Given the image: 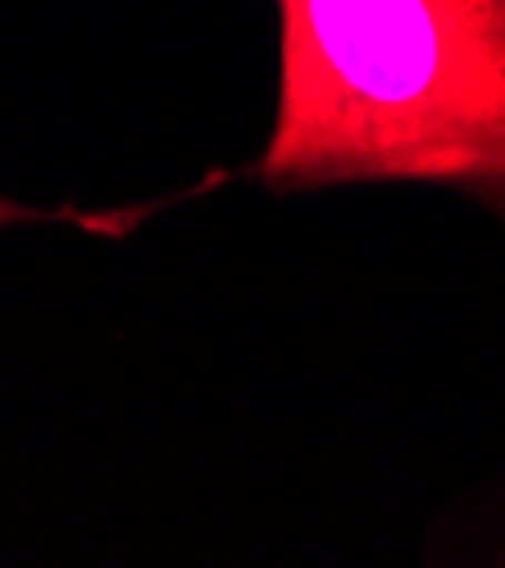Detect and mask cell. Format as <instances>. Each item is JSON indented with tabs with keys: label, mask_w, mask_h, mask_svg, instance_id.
I'll list each match as a JSON object with an SVG mask.
<instances>
[{
	"label": "cell",
	"mask_w": 505,
	"mask_h": 568,
	"mask_svg": "<svg viewBox=\"0 0 505 568\" xmlns=\"http://www.w3.org/2000/svg\"><path fill=\"white\" fill-rule=\"evenodd\" d=\"M269 192L433 182L505 223V0H279Z\"/></svg>",
	"instance_id": "6da1fadb"
},
{
	"label": "cell",
	"mask_w": 505,
	"mask_h": 568,
	"mask_svg": "<svg viewBox=\"0 0 505 568\" xmlns=\"http://www.w3.org/2000/svg\"><path fill=\"white\" fill-rule=\"evenodd\" d=\"M147 210H128V214H73V210H55V214H41V210H28V205H14L0 196V227L6 223H41V219H73L82 227H97V232H123L128 223H137Z\"/></svg>",
	"instance_id": "7a4b0ae2"
}]
</instances>
